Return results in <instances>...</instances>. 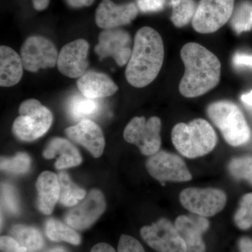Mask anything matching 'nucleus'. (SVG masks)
Listing matches in <instances>:
<instances>
[{"label":"nucleus","instance_id":"obj_1","mask_svg":"<svg viewBox=\"0 0 252 252\" xmlns=\"http://www.w3.org/2000/svg\"><path fill=\"white\" fill-rule=\"evenodd\" d=\"M181 58L185 72L179 89L184 97H199L218 85L221 64L210 50L198 43H188L181 50Z\"/></svg>","mask_w":252,"mask_h":252},{"label":"nucleus","instance_id":"obj_2","mask_svg":"<svg viewBox=\"0 0 252 252\" xmlns=\"http://www.w3.org/2000/svg\"><path fill=\"white\" fill-rule=\"evenodd\" d=\"M165 49L161 36L153 28L143 27L137 32L132 54L126 69L131 86L144 88L155 80L163 64Z\"/></svg>","mask_w":252,"mask_h":252},{"label":"nucleus","instance_id":"obj_3","mask_svg":"<svg viewBox=\"0 0 252 252\" xmlns=\"http://www.w3.org/2000/svg\"><path fill=\"white\" fill-rule=\"evenodd\" d=\"M171 137L176 149L189 158L206 155L217 143L216 132L210 123L203 119H194L188 124H176Z\"/></svg>","mask_w":252,"mask_h":252},{"label":"nucleus","instance_id":"obj_4","mask_svg":"<svg viewBox=\"0 0 252 252\" xmlns=\"http://www.w3.org/2000/svg\"><path fill=\"white\" fill-rule=\"evenodd\" d=\"M207 114L230 145L239 147L251 138V130L245 116L233 102L227 100L213 102L207 107Z\"/></svg>","mask_w":252,"mask_h":252},{"label":"nucleus","instance_id":"obj_5","mask_svg":"<svg viewBox=\"0 0 252 252\" xmlns=\"http://www.w3.org/2000/svg\"><path fill=\"white\" fill-rule=\"evenodd\" d=\"M53 123V114L39 100L29 99L19 107V116L15 119L14 135L24 142H32L45 135Z\"/></svg>","mask_w":252,"mask_h":252},{"label":"nucleus","instance_id":"obj_6","mask_svg":"<svg viewBox=\"0 0 252 252\" xmlns=\"http://www.w3.org/2000/svg\"><path fill=\"white\" fill-rule=\"evenodd\" d=\"M161 121L157 117H135L128 123L124 130L126 142L135 144L141 153L152 157L159 152L161 145Z\"/></svg>","mask_w":252,"mask_h":252},{"label":"nucleus","instance_id":"obj_7","mask_svg":"<svg viewBox=\"0 0 252 252\" xmlns=\"http://www.w3.org/2000/svg\"><path fill=\"white\" fill-rule=\"evenodd\" d=\"M235 0H200L192 21L197 32L210 34L228 22L234 11Z\"/></svg>","mask_w":252,"mask_h":252},{"label":"nucleus","instance_id":"obj_8","mask_svg":"<svg viewBox=\"0 0 252 252\" xmlns=\"http://www.w3.org/2000/svg\"><path fill=\"white\" fill-rule=\"evenodd\" d=\"M180 203L189 212L203 217L215 216L224 208L226 195L220 189L188 188L180 195Z\"/></svg>","mask_w":252,"mask_h":252},{"label":"nucleus","instance_id":"obj_9","mask_svg":"<svg viewBox=\"0 0 252 252\" xmlns=\"http://www.w3.org/2000/svg\"><path fill=\"white\" fill-rule=\"evenodd\" d=\"M23 67L31 72L53 68L57 64L59 53L52 41L42 36H29L21 50Z\"/></svg>","mask_w":252,"mask_h":252},{"label":"nucleus","instance_id":"obj_10","mask_svg":"<svg viewBox=\"0 0 252 252\" xmlns=\"http://www.w3.org/2000/svg\"><path fill=\"white\" fill-rule=\"evenodd\" d=\"M140 234L145 243L158 252H187L175 225L167 219H160L151 225L142 227Z\"/></svg>","mask_w":252,"mask_h":252},{"label":"nucleus","instance_id":"obj_11","mask_svg":"<svg viewBox=\"0 0 252 252\" xmlns=\"http://www.w3.org/2000/svg\"><path fill=\"white\" fill-rule=\"evenodd\" d=\"M132 39L127 31L120 28L104 30L99 34L94 52L99 60L112 58L120 67L128 63L132 54Z\"/></svg>","mask_w":252,"mask_h":252},{"label":"nucleus","instance_id":"obj_12","mask_svg":"<svg viewBox=\"0 0 252 252\" xmlns=\"http://www.w3.org/2000/svg\"><path fill=\"white\" fill-rule=\"evenodd\" d=\"M146 166L150 175L160 182H185L192 179L182 158L164 151L149 158Z\"/></svg>","mask_w":252,"mask_h":252},{"label":"nucleus","instance_id":"obj_13","mask_svg":"<svg viewBox=\"0 0 252 252\" xmlns=\"http://www.w3.org/2000/svg\"><path fill=\"white\" fill-rule=\"evenodd\" d=\"M106 203L100 190H91L85 200L72 208L64 220L68 225L78 230H84L94 224L105 210Z\"/></svg>","mask_w":252,"mask_h":252},{"label":"nucleus","instance_id":"obj_14","mask_svg":"<svg viewBox=\"0 0 252 252\" xmlns=\"http://www.w3.org/2000/svg\"><path fill=\"white\" fill-rule=\"evenodd\" d=\"M89 43L83 39H77L63 46L57 61L60 72L72 79L81 77L89 66Z\"/></svg>","mask_w":252,"mask_h":252},{"label":"nucleus","instance_id":"obj_15","mask_svg":"<svg viewBox=\"0 0 252 252\" xmlns=\"http://www.w3.org/2000/svg\"><path fill=\"white\" fill-rule=\"evenodd\" d=\"M137 14L138 9L134 3L118 5L112 0H102L96 11L95 22L102 29H113L129 24Z\"/></svg>","mask_w":252,"mask_h":252},{"label":"nucleus","instance_id":"obj_16","mask_svg":"<svg viewBox=\"0 0 252 252\" xmlns=\"http://www.w3.org/2000/svg\"><path fill=\"white\" fill-rule=\"evenodd\" d=\"M175 225L185 241L187 252H206V245L203 240V233L210 227L206 217L181 215L176 219Z\"/></svg>","mask_w":252,"mask_h":252},{"label":"nucleus","instance_id":"obj_17","mask_svg":"<svg viewBox=\"0 0 252 252\" xmlns=\"http://www.w3.org/2000/svg\"><path fill=\"white\" fill-rule=\"evenodd\" d=\"M65 133L71 140L85 147L94 158H99L103 153L105 146L103 132L91 119L81 121L67 127Z\"/></svg>","mask_w":252,"mask_h":252},{"label":"nucleus","instance_id":"obj_18","mask_svg":"<svg viewBox=\"0 0 252 252\" xmlns=\"http://www.w3.org/2000/svg\"><path fill=\"white\" fill-rule=\"evenodd\" d=\"M77 85L81 94L91 99L110 97L119 90L108 75L94 70L86 71L78 79Z\"/></svg>","mask_w":252,"mask_h":252},{"label":"nucleus","instance_id":"obj_19","mask_svg":"<svg viewBox=\"0 0 252 252\" xmlns=\"http://www.w3.org/2000/svg\"><path fill=\"white\" fill-rule=\"evenodd\" d=\"M36 187L38 193V209L44 215H51L59 200V177L52 172H42L38 177Z\"/></svg>","mask_w":252,"mask_h":252},{"label":"nucleus","instance_id":"obj_20","mask_svg":"<svg viewBox=\"0 0 252 252\" xmlns=\"http://www.w3.org/2000/svg\"><path fill=\"white\" fill-rule=\"evenodd\" d=\"M59 158L55 163L58 170L77 166L80 165L82 158L78 149L66 139L56 137L52 139L43 152V156L47 159Z\"/></svg>","mask_w":252,"mask_h":252},{"label":"nucleus","instance_id":"obj_21","mask_svg":"<svg viewBox=\"0 0 252 252\" xmlns=\"http://www.w3.org/2000/svg\"><path fill=\"white\" fill-rule=\"evenodd\" d=\"M21 56L6 46L0 47V86L11 87L16 85L23 74Z\"/></svg>","mask_w":252,"mask_h":252},{"label":"nucleus","instance_id":"obj_22","mask_svg":"<svg viewBox=\"0 0 252 252\" xmlns=\"http://www.w3.org/2000/svg\"><path fill=\"white\" fill-rule=\"evenodd\" d=\"M67 109L74 120L81 122L98 114L100 103L98 99L89 98L81 94H75L69 99Z\"/></svg>","mask_w":252,"mask_h":252},{"label":"nucleus","instance_id":"obj_23","mask_svg":"<svg viewBox=\"0 0 252 252\" xmlns=\"http://www.w3.org/2000/svg\"><path fill=\"white\" fill-rule=\"evenodd\" d=\"M11 234L28 252H37L44 247L42 235L39 230L33 227L15 225L11 230Z\"/></svg>","mask_w":252,"mask_h":252},{"label":"nucleus","instance_id":"obj_24","mask_svg":"<svg viewBox=\"0 0 252 252\" xmlns=\"http://www.w3.org/2000/svg\"><path fill=\"white\" fill-rule=\"evenodd\" d=\"M58 177L60 185L59 201L61 204L73 207L77 205L79 200L85 198V190L74 185L66 172H61Z\"/></svg>","mask_w":252,"mask_h":252},{"label":"nucleus","instance_id":"obj_25","mask_svg":"<svg viewBox=\"0 0 252 252\" xmlns=\"http://www.w3.org/2000/svg\"><path fill=\"white\" fill-rule=\"evenodd\" d=\"M46 234L53 241L67 242L74 245L81 243V238L71 226L64 224L59 220L51 219L46 221Z\"/></svg>","mask_w":252,"mask_h":252},{"label":"nucleus","instance_id":"obj_26","mask_svg":"<svg viewBox=\"0 0 252 252\" xmlns=\"http://www.w3.org/2000/svg\"><path fill=\"white\" fill-rule=\"evenodd\" d=\"M172 12L171 21L177 28L187 26L193 21L197 5L194 0H171Z\"/></svg>","mask_w":252,"mask_h":252},{"label":"nucleus","instance_id":"obj_27","mask_svg":"<svg viewBox=\"0 0 252 252\" xmlns=\"http://www.w3.org/2000/svg\"><path fill=\"white\" fill-rule=\"evenodd\" d=\"M230 26L237 34L252 30V3L244 1L233 11L230 18Z\"/></svg>","mask_w":252,"mask_h":252},{"label":"nucleus","instance_id":"obj_28","mask_svg":"<svg viewBox=\"0 0 252 252\" xmlns=\"http://www.w3.org/2000/svg\"><path fill=\"white\" fill-rule=\"evenodd\" d=\"M228 171L237 180L248 181L252 185V157L235 158L228 164Z\"/></svg>","mask_w":252,"mask_h":252},{"label":"nucleus","instance_id":"obj_29","mask_svg":"<svg viewBox=\"0 0 252 252\" xmlns=\"http://www.w3.org/2000/svg\"><path fill=\"white\" fill-rule=\"evenodd\" d=\"M1 170L11 173L21 175L29 171L31 166V159L26 153H18L15 157L1 158Z\"/></svg>","mask_w":252,"mask_h":252},{"label":"nucleus","instance_id":"obj_30","mask_svg":"<svg viewBox=\"0 0 252 252\" xmlns=\"http://www.w3.org/2000/svg\"><path fill=\"white\" fill-rule=\"evenodd\" d=\"M234 221L238 228L248 230L252 227V193L243 195L234 216Z\"/></svg>","mask_w":252,"mask_h":252},{"label":"nucleus","instance_id":"obj_31","mask_svg":"<svg viewBox=\"0 0 252 252\" xmlns=\"http://www.w3.org/2000/svg\"><path fill=\"white\" fill-rule=\"evenodd\" d=\"M1 207L11 215H16L20 212L19 198L14 187L9 184L3 183L1 186Z\"/></svg>","mask_w":252,"mask_h":252},{"label":"nucleus","instance_id":"obj_32","mask_svg":"<svg viewBox=\"0 0 252 252\" xmlns=\"http://www.w3.org/2000/svg\"><path fill=\"white\" fill-rule=\"evenodd\" d=\"M117 252H145L138 240L130 235H122L119 240Z\"/></svg>","mask_w":252,"mask_h":252},{"label":"nucleus","instance_id":"obj_33","mask_svg":"<svg viewBox=\"0 0 252 252\" xmlns=\"http://www.w3.org/2000/svg\"><path fill=\"white\" fill-rule=\"evenodd\" d=\"M0 248L1 252H28L14 238L9 236L1 237Z\"/></svg>","mask_w":252,"mask_h":252},{"label":"nucleus","instance_id":"obj_34","mask_svg":"<svg viewBox=\"0 0 252 252\" xmlns=\"http://www.w3.org/2000/svg\"><path fill=\"white\" fill-rule=\"evenodd\" d=\"M166 0H137V6L142 12H156L165 6Z\"/></svg>","mask_w":252,"mask_h":252},{"label":"nucleus","instance_id":"obj_35","mask_svg":"<svg viewBox=\"0 0 252 252\" xmlns=\"http://www.w3.org/2000/svg\"><path fill=\"white\" fill-rule=\"evenodd\" d=\"M233 64L237 68L252 69V54L238 52L233 57Z\"/></svg>","mask_w":252,"mask_h":252},{"label":"nucleus","instance_id":"obj_36","mask_svg":"<svg viewBox=\"0 0 252 252\" xmlns=\"http://www.w3.org/2000/svg\"><path fill=\"white\" fill-rule=\"evenodd\" d=\"M240 252H252V239L243 237L238 243Z\"/></svg>","mask_w":252,"mask_h":252},{"label":"nucleus","instance_id":"obj_37","mask_svg":"<svg viewBox=\"0 0 252 252\" xmlns=\"http://www.w3.org/2000/svg\"><path fill=\"white\" fill-rule=\"evenodd\" d=\"M94 0H66L67 4L73 8H81L91 6Z\"/></svg>","mask_w":252,"mask_h":252},{"label":"nucleus","instance_id":"obj_38","mask_svg":"<svg viewBox=\"0 0 252 252\" xmlns=\"http://www.w3.org/2000/svg\"><path fill=\"white\" fill-rule=\"evenodd\" d=\"M91 252H116V251L108 244L100 243L94 245Z\"/></svg>","mask_w":252,"mask_h":252},{"label":"nucleus","instance_id":"obj_39","mask_svg":"<svg viewBox=\"0 0 252 252\" xmlns=\"http://www.w3.org/2000/svg\"><path fill=\"white\" fill-rule=\"evenodd\" d=\"M33 7L37 11H43L49 6L50 0H32Z\"/></svg>","mask_w":252,"mask_h":252},{"label":"nucleus","instance_id":"obj_40","mask_svg":"<svg viewBox=\"0 0 252 252\" xmlns=\"http://www.w3.org/2000/svg\"><path fill=\"white\" fill-rule=\"evenodd\" d=\"M242 101L248 106L252 107V91L241 96Z\"/></svg>","mask_w":252,"mask_h":252},{"label":"nucleus","instance_id":"obj_41","mask_svg":"<svg viewBox=\"0 0 252 252\" xmlns=\"http://www.w3.org/2000/svg\"><path fill=\"white\" fill-rule=\"evenodd\" d=\"M46 252H69V251L63 247H55V248L50 249Z\"/></svg>","mask_w":252,"mask_h":252}]
</instances>
